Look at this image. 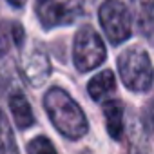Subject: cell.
Listing matches in <instances>:
<instances>
[{"label":"cell","mask_w":154,"mask_h":154,"mask_svg":"<svg viewBox=\"0 0 154 154\" xmlns=\"http://www.w3.org/2000/svg\"><path fill=\"white\" fill-rule=\"evenodd\" d=\"M114 89H116V80H114L112 71H109V69L98 72L94 78H91V82L87 84V91H89V94H91V98L94 102H102Z\"/></svg>","instance_id":"cell-9"},{"label":"cell","mask_w":154,"mask_h":154,"mask_svg":"<svg viewBox=\"0 0 154 154\" xmlns=\"http://www.w3.org/2000/svg\"><path fill=\"white\" fill-rule=\"evenodd\" d=\"M143 120H145V127L149 132L154 134V102H150L145 109V114H143Z\"/></svg>","instance_id":"cell-14"},{"label":"cell","mask_w":154,"mask_h":154,"mask_svg":"<svg viewBox=\"0 0 154 154\" xmlns=\"http://www.w3.org/2000/svg\"><path fill=\"white\" fill-rule=\"evenodd\" d=\"M105 56H107L105 45L100 35L93 27L85 26L76 33L74 44H72V62L80 72L96 69L98 65L103 63Z\"/></svg>","instance_id":"cell-3"},{"label":"cell","mask_w":154,"mask_h":154,"mask_svg":"<svg viewBox=\"0 0 154 154\" xmlns=\"http://www.w3.org/2000/svg\"><path fill=\"white\" fill-rule=\"evenodd\" d=\"M136 9H138V15L143 17V20L150 18L152 11H154V0H132Z\"/></svg>","instance_id":"cell-13"},{"label":"cell","mask_w":154,"mask_h":154,"mask_svg":"<svg viewBox=\"0 0 154 154\" xmlns=\"http://www.w3.org/2000/svg\"><path fill=\"white\" fill-rule=\"evenodd\" d=\"M44 107L60 134L69 140H80L87 134V118L84 111L63 89L53 87L44 96Z\"/></svg>","instance_id":"cell-1"},{"label":"cell","mask_w":154,"mask_h":154,"mask_svg":"<svg viewBox=\"0 0 154 154\" xmlns=\"http://www.w3.org/2000/svg\"><path fill=\"white\" fill-rule=\"evenodd\" d=\"M98 17L111 44L118 45L131 36L132 18L123 2H120V0H105L100 6Z\"/></svg>","instance_id":"cell-4"},{"label":"cell","mask_w":154,"mask_h":154,"mask_svg":"<svg viewBox=\"0 0 154 154\" xmlns=\"http://www.w3.org/2000/svg\"><path fill=\"white\" fill-rule=\"evenodd\" d=\"M27 152L29 154H58L53 143L45 136H36L27 143Z\"/></svg>","instance_id":"cell-12"},{"label":"cell","mask_w":154,"mask_h":154,"mask_svg":"<svg viewBox=\"0 0 154 154\" xmlns=\"http://www.w3.org/2000/svg\"><path fill=\"white\" fill-rule=\"evenodd\" d=\"M49 71H51L49 60L42 49H35L24 63V76L33 87H40L45 82V78L49 76Z\"/></svg>","instance_id":"cell-6"},{"label":"cell","mask_w":154,"mask_h":154,"mask_svg":"<svg viewBox=\"0 0 154 154\" xmlns=\"http://www.w3.org/2000/svg\"><path fill=\"white\" fill-rule=\"evenodd\" d=\"M36 13L45 29L72 24L82 15L78 0H36Z\"/></svg>","instance_id":"cell-5"},{"label":"cell","mask_w":154,"mask_h":154,"mask_svg":"<svg viewBox=\"0 0 154 154\" xmlns=\"http://www.w3.org/2000/svg\"><path fill=\"white\" fill-rule=\"evenodd\" d=\"M103 116L107 132L112 140L120 141L123 136V105L120 100H111L103 105Z\"/></svg>","instance_id":"cell-7"},{"label":"cell","mask_w":154,"mask_h":154,"mask_svg":"<svg viewBox=\"0 0 154 154\" xmlns=\"http://www.w3.org/2000/svg\"><path fill=\"white\" fill-rule=\"evenodd\" d=\"M9 109H11L15 123L20 129H27L35 123V114L31 111V105L22 93H13L9 96Z\"/></svg>","instance_id":"cell-8"},{"label":"cell","mask_w":154,"mask_h":154,"mask_svg":"<svg viewBox=\"0 0 154 154\" xmlns=\"http://www.w3.org/2000/svg\"><path fill=\"white\" fill-rule=\"evenodd\" d=\"M24 42V29L17 22L0 20V58H2L11 45H22Z\"/></svg>","instance_id":"cell-10"},{"label":"cell","mask_w":154,"mask_h":154,"mask_svg":"<svg viewBox=\"0 0 154 154\" xmlns=\"http://www.w3.org/2000/svg\"><path fill=\"white\" fill-rule=\"evenodd\" d=\"M118 72L125 87L136 93L149 91L154 80L150 58L140 47H131L118 56Z\"/></svg>","instance_id":"cell-2"},{"label":"cell","mask_w":154,"mask_h":154,"mask_svg":"<svg viewBox=\"0 0 154 154\" xmlns=\"http://www.w3.org/2000/svg\"><path fill=\"white\" fill-rule=\"evenodd\" d=\"M8 2L13 6V8H24V4H26V0H8Z\"/></svg>","instance_id":"cell-15"},{"label":"cell","mask_w":154,"mask_h":154,"mask_svg":"<svg viewBox=\"0 0 154 154\" xmlns=\"http://www.w3.org/2000/svg\"><path fill=\"white\" fill-rule=\"evenodd\" d=\"M0 154H18V145L8 116L0 109Z\"/></svg>","instance_id":"cell-11"}]
</instances>
